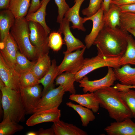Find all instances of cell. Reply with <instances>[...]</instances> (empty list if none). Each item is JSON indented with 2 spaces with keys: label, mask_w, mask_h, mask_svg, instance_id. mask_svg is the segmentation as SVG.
Segmentation results:
<instances>
[{
  "label": "cell",
  "mask_w": 135,
  "mask_h": 135,
  "mask_svg": "<svg viewBox=\"0 0 135 135\" xmlns=\"http://www.w3.org/2000/svg\"><path fill=\"white\" fill-rule=\"evenodd\" d=\"M127 31L135 37V26L129 28L127 30Z\"/></svg>",
  "instance_id": "cell-45"
},
{
  "label": "cell",
  "mask_w": 135,
  "mask_h": 135,
  "mask_svg": "<svg viewBox=\"0 0 135 135\" xmlns=\"http://www.w3.org/2000/svg\"><path fill=\"white\" fill-rule=\"evenodd\" d=\"M18 50L17 44L10 32L3 42H0V54L7 64L15 70Z\"/></svg>",
  "instance_id": "cell-12"
},
{
  "label": "cell",
  "mask_w": 135,
  "mask_h": 135,
  "mask_svg": "<svg viewBox=\"0 0 135 135\" xmlns=\"http://www.w3.org/2000/svg\"><path fill=\"white\" fill-rule=\"evenodd\" d=\"M36 132L37 135H55L54 131L52 127L46 129L40 128Z\"/></svg>",
  "instance_id": "cell-41"
},
{
  "label": "cell",
  "mask_w": 135,
  "mask_h": 135,
  "mask_svg": "<svg viewBox=\"0 0 135 135\" xmlns=\"http://www.w3.org/2000/svg\"><path fill=\"white\" fill-rule=\"evenodd\" d=\"M61 116V110L58 109L37 112L33 113L28 119L26 124L33 126L43 122H54L60 120Z\"/></svg>",
  "instance_id": "cell-16"
},
{
  "label": "cell",
  "mask_w": 135,
  "mask_h": 135,
  "mask_svg": "<svg viewBox=\"0 0 135 135\" xmlns=\"http://www.w3.org/2000/svg\"><path fill=\"white\" fill-rule=\"evenodd\" d=\"M14 16L8 9L0 12V38L2 42L10 33V30L13 25L15 20Z\"/></svg>",
  "instance_id": "cell-21"
},
{
  "label": "cell",
  "mask_w": 135,
  "mask_h": 135,
  "mask_svg": "<svg viewBox=\"0 0 135 135\" xmlns=\"http://www.w3.org/2000/svg\"><path fill=\"white\" fill-rule=\"evenodd\" d=\"M103 0H90L88 6L83 9L82 14L86 17H90L96 13L101 8Z\"/></svg>",
  "instance_id": "cell-36"
},
{
  "label": "cell",
  "mask_w": 135,
  "mask_h": 135,
  "mask_svg": "<svg viewBox=\"0 0 135 135\" xmlns=\"http://www.w3.org/2000/svg\"><path fill=\"white\" fill-rule=\"evenodd\" d=\"M110 4L119 6L135 4V0H113L110 1Z\"/></svg>",
  "instance_id": "cell-40"
},
{
  "label": "cell",
  "mask_w": 135,
  "mask_h": 135,
  "mask_svg": "<svg viewBox=\"0 0 135 135\" xmlns=\"http://www.w3.org/2000/svg\"><path fill=\"white\" fill-rule=\"evenodd\" d=\"M104 12V10L101 6L98 11L94 15L90 17L83 18V23L88 20L92 21L93 23L90 32L86 35L84 38L85 46L88 49L93 44L97 36L104 26L103 20Z\"/></svg>",
  "instance_id": "cell-14"
},
{
  "label": "cell",
  "mask_w": 135,
  "mask_h": 135,
  "mask_svg": "<svg viewBox=\"0 0 135 135\" xmlns=\"http://www.w3.org/2000/svg\"><path fill=\"white\" fill-rule=\"evenodd\" d=\"M100 106L106 110L110 116L116 122L132 118L130 110L121 98L119 91L114 86L94 92Z\"/></svg>",
  "instance_id": "cell-2"
},
{
  "label": "cell",
  "mask_w": 135,
  "mask_h": 135,
  "mask_svg": "<svg viewBox=\"0 0 135 135\" xmlns=\"http://www.w3.org/2000/svg\"><path fill=\"white\" fill-rule=\"evenodd\" d=\"M65 92L64 88L60 86L51 90L42 96L34 110L33 113L58 109Z\"/></svg>",
  "instance_id": "cell-7"
},
{
  "label": "cell",
  "mask_w": 135,
  "mask_h": 135,
  "mask_svg": "<svg viewBox=\"0 0 135 135\" xmlns=\"http://www.w3.org/2000/svg\"><path fill=\"white\" fill-rule=\"evenodd\" d=\"M127 42L126 51L120 58V66L127 64L135 65V40L132 34L128 35Z\"/></svg>",
  "instance_id": "cell-29"
},
{
  "label": "cell",
  "mask_w": 135,
  "mask_h": 135,
  "mask_svg": "<svg viewBox=\"0 0 135 135\" xmlns=\"http://www.w3.org/2000/svg\"><path fill=\"white\" fill-rule=\"evenodd\" d=\"M41 5V2L40 0H32L27 15L34 12L40 8Z\"/></svg>",
  "instance_id": "cell-38"
},
{
  "label": "cell",
  "mask_w": 135,
  "mask_h": 135,
  "mask_svg": "<svg viewBox=\"0 0 135 135\" xmlns=\"http://www.w3.org/2000/svg\"><path fill=\"white\" fill-rule=\"evenodd\" d=\"M1 104L4 111L3 119L8 117L12 121L19 123L25 119L26 111L22 103L20 91L6 86L0 88Z\"/></svg>",
  "instance_id": "cell-3"
},
{
  "label": "cell",
  "mask_w": 135,
  "mask_h": 135,
  "mask_svg": "<svg viewBox=\"0 0 135 135\" xmlns=\"http://www.w3.org/2000/svg\"><path fill=\"white\" fill-rule=\"evenodd\" d=\"M66 104L76 111L80 117L83 126H87L90 122L96 118L93 111L90 109L80 104H76L71 102H68Z\"/></svg>",
  "instance_id": "cell-28"
},
{
  "label": "cell",
  "mask_w": 135,
  "mask_h": 135,
  "mask_svg": "<svg viewBox=\"0 0 135 135\" xmlns=\"http://www.w3.org/2000/svg\"><path fill=\"white\" fill-rule=\"evenodd\" d=\"M110 0H103L101 7L104 12H106L108 10L110 4Z\"/></svg>",
  "instance_id": "cell-43"
},
{
  "label": "cell",
  "mask_w": 135,
  "mask_h": 135,
  "mask_svg": "<svg viewBox=\"0 0 135 135\" xmlns=\"http://www.w3.org/2000/svg\"><path fill=\"white\" fill-rule=\"evenodd\" d=\"M104 130L108 135H135V123L128 118L111 123Z\"/></svg>",
  "instance_id": "cell-15"
},
{
  "label": "cell",
  "mask_w": 135,
  "mask_h": 135,
  "mask_svg": "<svg viewBox=\"0 0 135 135\" xmlns=\"http://www.w3.org/2000/svg\"><path fill=\"white\" fill-rule=\"evenodd\" d=\"M23 129L24 127L12 121L7 117L3 119L0 123V135H12Z\"/></svg>",
  "instance_id": "cell-30"
},
{
  "label": "cell",
  "mask_w": 135,
  "mask_h": 135,
  "mask_svg": "<svg viewBox=\"0 0 135 135\" xmlns=\"http://www.w3.org/2000/svg\"><path fill=\"white\" fill-rule=\"evenodd\" d=\"M112 0H110V1H112Z\"/></svg>",
  "instance_id": "cell-47"
},
{
  "label": "cell",
  "mask_w": 135,
  "mask_h": 135,
  "mask_svg": "<svg viewBox=\"0 0 135 135\" xmlns=\"http://www.w3.org/2000/svg\"><path fill=\"white\" fill-rule=\"evenodd\" d=\"M51 63L48 54L40 56L31 70L40 80L42 78L48 71Z\"/></svg>",
  "instance_id": "cell-26"
},
{
  "label": "cell",
  "mask_w": 135,
  "mask_h": 135,
  "mask_svg": "<svg viewBox=\"0 0 135 135\" xmlns=\"http://www.w3.org/2000/svg\"><path fill=\"white\" fill-rule=\"evenodd\" d=\"M129 32L119 27L104 26L96 39L98 55L102 57L120 58L126 50Z\"/></svg>",
  "instance_id": "cell-1"
},
{
  "label": "cell",
  "mask_w": 135,
  "mask_h": 135,
  "mask_svg": "<svg viewBox=\"0 0 135 135\" xmlns=\"http://www.w3.org/2000/svg\"><path fill=\"white\" fill-rule=\"evenodd\" d=\"M108 70L106 75L103 78L99 80L91 81L86 76H85L78 82L79 86L82 88L84 93L94 92H95L104 88L112 86L116 80L113 68L108 67Z\"/></svg>",
  "instance_id": "cell-9"
},
{
  "label": "cell",
  "mask_w": 135,
  "mask_h": 135,
  "mask_svg": "<svg viewBox=\"0 0 135 135\" xmlns=\"http://www.w3.org/2000/svg\"><path fill=\"white\" fill-rule=\"evenodd\" d=\"M50 0H42L40 8L34 12L27 15L25 17L28 22L32 21L39 23L48 34L50 33L51 29L46 24L45 18L46 7Z\"/></svg>",
  "instance_id": "cell-24"
},
{
  "label": "cell",
  "mask_w": 135,
  "mask_h": 135,
  "mask_svg": "<svg viewBox=\"0 0 135 135\" xmlns=\"http://www.w3.org/2000/svg\"><path fill=\"white\" fill-rule=\"evenodd\" d=\"M54 0L58 8V15L57 18L56 22L60 24L62 22L65 14L70 8L65 0Z\"/></svg>",
  "instance_id": "cell-37"
},
{
  "label": "cell",
  "mask_w": 135,
  "mask_h": 135,
  "mask_svg": "<svg viewBox=\"0 0 135 135\" xmlns=\"http://www.w3.org/2000/svg\"><path fill=\"white\" fill-rule=\"evenodd\" d=\"M119 94L130 110L132 118H135V91L128 89L119 91Z\"/></svg>",
  "instance_id": "cell-32"
},
{
  "label": "cell",
  "mask_w": 135,
  "mask_h": 135,
  "mask_svg": "<svg viewBox=\"0 0 135 135\" xmlns=\"http://www.w3.org/2000/svg\"><path fill=\"white\" fill-rule=\"evenodd\" d=\"M114 70L116 80L120 84L126 86H135V68L127 64Z\"/></svg>",
  "instance_id": "cell-20"
},
{
  "label": "cell",
  "mask_w": 135,
  "mask_h": 135,
  "mask_svg": "<svg viewBox=\"0 0 135 135\" xmlns=\"http://www.w3.org/2000/svg\"><path fill=\"white\" fill-rule=\"evenodd\" d=\"M121 12L135 13V4L119 6Z\"/></svg>",
  "instance_id": "cell-39"
},
{
  "label": "cell",
  "mask_w": 135,
  "mask_h": 135,
  "mask_svg": "<svg viewBox=\"0 0 135 135\" xmlns=\"http://www.w3.org/2000/svg\"><path fill=\"white\" fill-rule=\"evenodd\" d=\"M84 0H74V5L70 8L64 15V17L72 22V26L71 28L83 32H85L86 29L83 25V18L80 16V10L81 5Z\"/></svg>",
  "instance_id": "cell-17"
},
{
  "label": "cell",
  "mask_w": 135,
  "mask_h": 135,
  "mask_svg": "<svg viewBox=\"0 0 135 135\" xmlns=\"http://www.w3.org/2000/svg\"><path fill=\"white\" fill-rule=\"evenodd\" d=\"M55 135H87V133L72 124L60 119L53 122L52 127Z\"/></svg>",
  "instance_id": "cell-19"
},
{
  "label": "cell",
  "mask_w": 135,
  "mask_h": 135,
  "mask_svg": "<svg viewBox=\"0 0 135 135\" xmlns=\"http://www.w3.org/2000/svg\"><path fill=\"white\" fill-rule=\"evenodd\" d=\"M20 74L6 63L0 53V77L5 86L12 89L20 91L21 88L20 78Z\"/></svg>",
  "instance_id": "cell-11"
},
{
  "label": "cell",
  "mask_w": 135,
  "mask_h": 135,
  "mask_svg": "<svg viewBox=\"0 0 135 135\" xmlns=\"http://www.w3.org/2000/svg\"><path fill=\"white\" fill-rule=\"evenodd\" d=\"M10 30L20 52L29 60H37L39 56L30 40L28 22L25 17L16 18Z\"/></svg>",
  "instance_id": "cell-4"
},
{
  "label": "cell",
  "mask_w": 135,
  "mask_h": 135,
  "mask_svg": "<svg viewBox=\"0 0 135 135\" xmlns=\"http://www.w3.org/2000/svg\"><path fill=\"white\" fill-rule=\"evenodd\" d=\"M114 87L119 91L128 89L135 88V86L125 85L118 83L116 84Z\"/></svg>",
  "instance_id": "cell-42"
},
{
  "label": "cell",
  "mask_w": 135,
  "mask_h": 135,
  "mask_svg": "<svg viewBox=\"0 0 135 135\" xmlns=\"http://www.w3.org/2000/svg\"><path fill=\"white\" fill-rule=\"evenodd\" d=\"M39 80L32 70L20 74V80L21 88H25L39 84Z\"/></svg>",
  "instance_id": "cell-33"
},
{
  "label": "cell",
  "mask_w": 135,
  "mask_h": 135,
  "mask_svg": "<svg viewBox=\"0 0 135 135\" xmlns=\"http://www.w3.org/2000/svg\"><path fill=\"white\" fill-rule=\"evenodd\" d=\"M42 92L39 84L21 88V98L26 114H33L34 110L42 97Z\"/></svg>",
  "instance_id": "cell-10"
},
{
  "label": "cell",
  "mask_w": 135,
  "mask_h": 135,
  "mask_svg": "<svg viewBox=\"0 0 135 135\" xmlns=\"http://www.w3.org/2000/svg\"><path fill=\"white\" fill-rule=\"evenodd\" d=\"M61 34L58 31L53 32L48 36V46L54 51H59L64 44Z\"/></svg>",
  "instance_id": "cell-35"
},
{
  "label": "cell",
  "mask_w": 135,
  "mask_h": 135,
  "mask_svg": "<svg viewBox=\"0 0 135 135\" xmlns=\"http://www.w3.org/2000/svg\"><path fill=\"white\" fill-rule=\"evenodd\" d=\"M31 0H10L8 8L15 18L25 17L30 5Z\"/></svg>",
  "instance_id": "cell-25"
},
{
  "label": "cell",
  "mask_w": 135,
  "mask_h": 135,
  "mask_svg": "<svg viewBox=\"0 0 135 135\" xmlns=\"http://www.w3.org/2000/svg\"><path fill=\"white\" fill-rule=\"evenodd\" d=\"M120 13L119 6L110 4L108 11L104 12L103 20L104 26L111 28L119 27Z\"/></svg>",
  "instance_id": "cell-22"
},
{
  "label": "cell",
  "mask_w": 135,
  "mask_h": 135,
  "mask_svg": "<svg viewBox=\"0 0 135 135\" xmlns=\"http://www.w3.org/2000/svg\"><path fill=\"white\" fill-rule=\"evenodd\" d=\"M120 58L101 57L97 55L91 58L84 59L82 68L75 74V81L78 82L87 74L97 69L104 67L114 69L120 67Z\"/></svg>",
  "instance_id": "cell-5"
},
{
  "label": "cell",
  "mask_w": 135,
  "mask_h": 135,
  "mask_svg": "<svg viewBox=\"0 0 135 135\" xmlns=\"http://www.w3.org/2000/svg\"><path fill=\"white\" fill-rule=\"evenodd\" d=\"M51 62V66L48 71L42 78L39 80V84H41L44 86L42 96L54 88V82L58 75V66L56 65V60H53Z\"/></svg>",
  "instance_id": "cell-23"
},
{
  "label": "cell",
  "mask_w": 135,
  "mask_h": 135,
  "mask_svg": "<svg viewBox=\"0 0 135 135\" xmlns=\"http://www.w3.org/2000/svg\"><path fill=\"white\" fill-rule=\"evenodd\" d=\"M36 60L30 61L26 56L18 50L16 55V70L22 74L31 70Z\"/></svg>",
  "instance_id": "cell-31"
},
{
  "label": "cell",
  "mask_w": 135,
  "mask_h": 135,
  "mask_svg": "<svg viewBox=\"0 0 135 135\" xmlns=\"http://www.w3.org/2000/svg\"><path fill=\"white\" fill-rule=\"evenodd\" d=\"M10 1V0H0V9H7Z\"/></svg>",
  "instance_id": "cell-44"
},
{
  "label": "cell",
  "mask_w": 135,
  "mask_h": 135,
  "mask_svg": "<svg viewBox=\"0 0 135 135\" xmlns=\"http://www.w3.org/2000/svg\"><path fill=\"white\" fill-rule=\"evenodd\" d=\"M27 135H37L36 132H30L26 133Z\"/></svg>",
  "instance_id": "cell-46"
},
{
  "label": "cell",
  "mask_w": 135,
  "mask_h": 135,
  "mask_svg": "<svg viewBox=\"0 0 135 135\" xmlns=\"http://www.w3.org/2000/svg\"><path fill=\"white\" fill-rule=\"evenodd\" d=\"M58 32L64 36V40L67 47L66 52L70 53L79 49H82L86 46L79 39L76 38L71 32L70 22L64 17L60 24Z\"/></svg>",
  "instance_id": "cell-13"
},
{
  "label": "cell",
  "mask_w": 135,
  "mask_h": 135,
  "mask_svg": "<svg viewBox=\"0 0 135 135\" xmlns=\"http://www.w3.org/2000/svg\"><path fill=\"white\" fill-rule=\"evenodd\" d=\"M28 22L30 40L35 47L39 56L48 54V34L39 23L32 21Z\"/></svg>",
  "instance_id": "cell-6"
},
{
  "label": "cell",
  "mask_w": 135,
  "mask_h": 135,
  "mask_svg": "<svg viewBox=\"0 0 135 135\" xmlns=\"http://www.w3.org/2000/svg\"><path fill=\"white\" fill-rule=\"evenodd\" d=\"M135 26V13L121 12L119 28L127 31L129 28Z\"/></svg>",
  "instance_id": "cell-34"
},
{
  "label": "cell",
  "mask_w": 135,
  "mask_h": 135,
  "mask_svg": "<svg viewBox=\"0 0 135 135\" xmlns=\"http://www.w3.org/2000/svg\"><path fill=\"white\" fill-rule=\"evenodd\" d=\"M75 74L67 72L60 74L56 79V84L63 87L65 92H68L71 94H76L74 86Z\"/></svg>",
  "instance_id": "cell-27"
},
{
  "label": "cell",
  "mask_w": 135,
  "mask_h": 135,
  "mask_svg": "<svg viewBox=\"0 0 135 135\" xmlns=\"http://www.w3.org/2000/svg\"></svg>",
  "instance_id": "cell-48"
},
{
  "label": "cell",
  "mask_w": 135,
  "mask_h": 135,
  "mask_svg": "<svg viewBox=\"0 0 135 135\" xmlns=\"http://www.w3.org/2000/svg\"><path fill=\"white\" fill-rule=\"evenodd\" d=\"M69 99L91 110L94 113H96L98 110L99 104L94 92L71 94Z\"/></svg>",
  "instance_id": "cell-18"
},
{
  "label": "cell",
  "mask_w": 135,
  "mask_h": 135,
  "mask_svg": "<svg viewBox=\"0 0 135 135\" xmlns=\"http://www.w3.org/2000/svg\"><path fill=\"white\" fill-rule=\"evenodd\" d=\"M86 48L79 49L70 53L63 52L64 58L58 66V75L64 72H68L75 74L82 68L84 59L83 55Z\"/></svg>",
  "instance_id": "cell-8"
}]
</instances>
